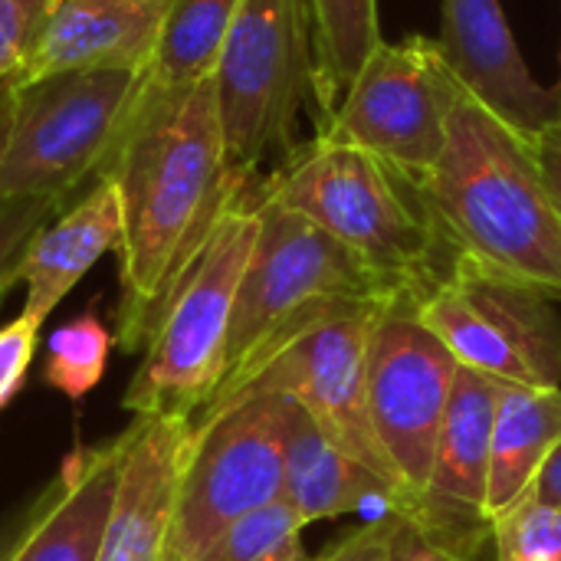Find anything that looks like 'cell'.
<instances>
[{"mask_svg": "<svg viewBox=\"0 0 561 561\" xmlns=\"http://www.w3.org/2000/svg\"><path fill=\"white\" fill-rule=\"evenodd\" d=\"M171 0H56L16 85L82 69L148 72Z\"/></svg>", "mask_w": 561, "mask_h": 561, "instance_id": "16", "label": "cell"}, {"mask_svg": "<svg viewBox=\"0 0 561 561\" xmlns=\"http://www.w3.org/2000/svg\"><path fill=\"white\" fill-rule=\"evenodd\" d=\"M490 542L496 561H561V510L529 493L493 519Z\"/></svg>", "mask_w": 561, "mask_h": 561, "instance_id": "25", "label": "cell"}, {"mask_svg": "<svg viewBox=\"0 0 561 561\" xmlns=\"http://www.w3.org/2000/svg\"><path fill=\"white\" fill-rule=\"evenodd\" d=\"M62 486H66V470L59 467L56 477H53L49 483H43L26 503H20L13 513H7V516L0 519V561H13L20 556L23 542H26V539L33 536V529L43 523V516L56 506Z\"/></svg>", "mask_w": 561, "mask_h": 561, "instance_id": "29", "label": "cell"}, {"mask_svg": "<svg viewBox=\"0 0 561 561\" xmlns=\"http://www.w3.org/2000/svg\"><path fill=\"white\" fill-rule=\"evenodd\" d=\"M457 371L460 362L421 319L417 296L378 302L368 325V411L404 493L401 516L427 483Z\"/></svg>", "mask_w": 561, "mask_h": 561, "instance_id": "11", "label": "cell"}, {"mask_svg": "<svg viewBox=\"0 0 561 561\" xmlns=\"http://www.w3.org/2000/svg\"><path fill=\"white\" fill-rule=\"evenodd\" d=\"M283 408L279 391H253L194 421L164 561H201L237 519L283 496Z\"/></svg>", "mask_w": 561, "mask_h": 561, "instance_id": "8", "label": "cell"}, {"mask_svg": "<svg viewBox=\"0 0 561 561\" xmlns=\"http://www.w3.org/2000/svg\"><path fill=\"white\" fill-rule=\"evenodd\" d=\"M260 191L335 237L391 296L411 293L421 299L457 256L417 181L352 141L329 135L299 141L260 181Z\"/></svg>", "mask_w": 561, "mask_h": 561, "instance_id": "3", "label": "cell"}, {"mask_svg": "<svg viewBox=\"0 0 561 561\" xmlns=\"http://www.w3.org/2000/svg\"><path fill=\"white\" fill-rule=\"evenodd\" d=\"M194 440L187 417H135L122 434V467L99 561H164L178 486Z\"/></svg>", "mask_w": 561, "mask_h": 561, "instance_id": "14", "label": "cell"}, {"mask_svg": "<svg viewBox=\"0 0 561 561\" xmlns=\"http://www.w3.org/2000/svg\"><path fill=\"white\" fill-rule=\"evenodd\" d=\"M122 467V434L62 460L66 486L13 561H99Z\"/></svg>", "mask_w": 561, "mask_h": 561, "instance_id": "19", "label": "cell"}, {"mask_svg": "<svg viewBox=\"0 0 561 561\" xmlns=\"http://www.w3.org/2000/svg\"><path fill=\"white\" fill-rule=\"evenodd\" d=\"M214 85L230 171L256 178L270 158H289L299 145V115H316L309 3L240 0Z\"/></svg>", "mask_w": 561, "mask_h": 561, "instance_id": "6", "label": "cell"}, {"mask_svg": "<svg viewBox=\"0 0 561 561\" xmlns=\"http://www.w3.org/2000/svg\"><path fill=\"white\" fill-rule=\"evenodd\" d=\"M529 151H533V161L539 168V178L556 204L561 217V112L542 128L529 138Z\"/></svg>", "mask_w": 561, "mask_h": 561, "instance_id": "31", "label": "cell"}, {"mask_svg": "<svg viewBox=\"0 0 561 561\" xmlns=\"http://www.w3.org/2000/svg\"><path fill=\"white\" fill-rule=\"evenodd\" d=\"M559 444L561 388H526L500 381L490 440V526L496 516L533 493Z\"/></svg>", "mask_w": 561, "mask_h": 561, "instance_id": "20", "label": "cell"}, {"mask_svg": "<svg viewBox=\"0 0 561 561\" xmlns=\"http://www.w3.org/2000/svg\"><path fill=\"white\" fill-rule=\"evenodd\" d=\"M112 355V332L99 319L95 306L66 319L49 332L46 358H43V385L66 394L69 401H82L105 375Z\"/></svg>", "mask_w": 561, "mask_h": 561, "instance_id": "23", "label": "cell"}, {"mask_svg": "<svg viewBox=\"0 0 561 561\" xmlns=\"http://www.w3.org/2000/svg\"><path fill=\"white\" fill-rule=\"evenodd\" d=\"M122 243V204L108 178H95L72 204L39 227L20 260L23 319L43 329L69 289Z\"/></svg>", "mask_w": 561, "mask_h": 561, "instance_id": "17", "label": "cell"}, {"mask_svg": "<svg viewBox=\"0 0 561 561\" xmlns=\"http://www.w3.org/2000/svg\"><path fill=\"white\" fill-rule=\"evenodd\" d=\"M533 496L542 500V503H549V506H556V510H561V444L556 447V454L549 457L546 470L539 473V480H536V486H533Z\"/></svg>", "mask_w": 561, "mask_h": 561, "instance_id": "33", "label": "cell"}, {"mask_svg": "<svg viewBox=\"0 0 561 561\" xmlns=\"http://www.w3.org/2000/svg\"><path fill=\"white\" fill-rule=\"evenodd\" d=\"M417 187L457 256L561 296V217L529 141L463 85L444 154Z\"/></svg>", "mask_w": 561, "mask_h": 561, "instance_id": "2", "label": "cell"}, {"mask_svg": "<svg viewBox=\"0 0 561 561\" xmlns=\"http://www.w3.org/2000/svg\"><path fill=\"white\" fill-rule=\"evenodd\" d=\"M256 204L260 233L233 306L224 385L204 414L237 394L260 365L322 316L352 302H378L391 296L335 237L263 194L260 181Z\"/></svg>", "mask_w": 561, "mask_h": 561, "instance_id": "5", "label": "cell"}, {"mask_svg": "<svg viewBox=\"0 0 561 561\" xmlns=\"http://www.w3.org/2000/svg\"><path fill=\"white\" fill-rule=\"evenodd\" d=\"M56 0H0V82L30 59Z\"/></svg>", "mask_w": 561, "mask_h": 561, "instance_id": "27", "label": "cell"}, {"mask_svg": "<svg viewBox=\"0 0 561 561\" xmlns=\"http://www.w3.org/2000/svg\"><path fill=\"white\" fill-rule=\"evenodd\" d=\"M457 95L460 82L437 39H381L316 135L368 148L421 184L444 154Z\"/></svg>", "mask_w": 561, "mask_h": 561, "instance_id": "10", "label": "cell"}, {"mask_svg": "<svg viewBox=\"0 0 561 561\" xmlns=\"http://www.w3.org/2000/svg\"><path fill=\"white\" fill-rule=\"evenodd\" d=\"M457 82L526 141L556 115V92L529 72L500 0H440L437 36Z\"/></svg>", "mask_w": 561, "mask_h": 561, "instance_id": "15", "label": "cell"}, {"mask_svg": "<svg viewBox=\"0 0 561 561\" xmlns=\"http://www.w3.org/2000/svg\"><path fill=\"white\" fill-rule=\"evenodd\" d=\"M378 302H352L322 316L319 322L293 335L227 401L240 394H253V391L289 394L312 414V421L325 431V437L345 457L362 463L394 493L398 510H401L404 493L378 444L371 411H368V325H371Z\"/></svg>", "mask_w": 561, "mask_h": 561, "instance_id": "12", "label": "cell"}, {"mask_svg": "<svg viewBox=\"0 0 561 561\" xmlns=\"http://www.w3.org/2000/svg\"><path fill=\"white\" fill-rule=\"evenodd\" d=\"M260 233L256 178L243 181L184 266L158 332L125 388L135 417L197 421L224 385L240 279Z\"/></svg>", "mask_w": 561, "mask_h": 561, "instance_id": "4", "label": "cell"}, {"mask_svg": "<svg viewBox=\"0 0 561 561\" xmlns=\"http://www.w3.org/2000/svg\"><path fill=\"white\" fill-rule=\"evenodd\" d=\"M559 69H561V56H559ZM559 82H561V76H559Z\"/></svg>", "mask_w": 561, "mask_h": 561, "instance_id": "36", "label": "cell"}, {"mask_svg": "<svg viewBox=\"0 0 561 561\" xmlns=\"http://www.w3.org/2000/svg\"><path fill=\"white\" fill-rule=\"evenodd\" d=\"M388 561H454L447 552H440L434 542H427L421 536L417 526H411L404 516L398 519L394 526V536H391V552Z\"/></svg>", "mask_w": 561, "mask_h": 561, "instance_id": "32", "label": "cell"}, {"mask_svg": "<svg viewBox=\"0 0 561 561\" xmlns=\"http://www.w3.org/2000/svg\"><path fill=\"white\" fill-rule=\"evenodd\" d=\"M302 529V516L279 496L237 519L201 561H309Z\"/></svg>", "mask_w": 561, "mask_h": 561, "instance_id": "24", "label": "cell"}, {"mask_svg": "<svg viewBox=\"0 0 561 561\" xmlns=\"http://www.w3.org/2000/svg\"><path fill=\"white\" fill-rule=\"evenodd\" d=\"M283 398V500L302 523L312 526L348 513L362 516V523L401 516L394 493L362 463L345 457L299 401L289 394Z\"/></svg>", "mask_w": 561, "mask_h": 561, "instance_id": "18", "label": "cell"}, {"mask_svg": "<svg viewBox=\"0 0 561 561\" xmlns=\"http://www.w3.org/2000/svg\"><path fill=\"white\" fill-rule=\"evenodd\" d=\"M59 210L62 204L43 201V197H0V306L7 293L20 283L16 270L30 240Z\"/></svg>", "mask_w": 561, "mask_h": 561, "instance_id": "26", "label": "cell"}, {"mask_svg": "<svg viewBox=\"0 0 561 561\" xmlns=\"http://www.w3.org/2000/svg\"><path fill=\"white\" fill-rule=\"evenodd\" d=\"M316 53V125L342 102L358 69L378 49V0H306Z\"/></svg>", "mask_w": 561, "mask_h": 561, "instance_id": "21", "label": "cell"}, {"mask_svg": "<svg viewBox=\"0 0 561 561\" xmlns=\"http://www.w3.org/2000/svg\"><path fill=\"white\" fill-rule=\"evenodd\" d=\"M417 309L463 368L506 385L561 388V319L546 289L454 256Z\"/></svg>", "mask_w": 561, "mask_h": 561, "instance_id": "9", "label": "cell"}, {"mask_svg": "<svg viewBox=\"0 0 561 561\" xmlns=\"http://www.w3.org/2000/svg\"><path fill=\"white\" fill-rule=\"evenodd\" d=\"M145 82L148 72L135 69H82L16 85L0 197L72 204L76 191L99 178Z\"/></svg>", "mask_w": 561, "mask_h": 561, "instance_id": "7", "label": "cell"}, {"mask_svg": "<svg viewBox=\"0 0 561 561\" xmlns=\"http://www.w3.org/2000/svg\"><path fill=\"white\" fill-rule=\"evenodd\" d=\"M552 92H556V102H559V112H561V82L559 85H552Z\"/></svg>", "mask_w": 561, "mask_h": 561, "instance_id": "35", "label": "cell"}, {"mask_svg": "<svg viewBox=\"0 0 561 561\" xmlns=\"http://www.w3.org/2000/svg\"><path fill=\"white\" fill-rule=\"evenodd\" d=\"M401 516H388L378 523H362L345 539H339L329 552H322L316 561H388L391 536Z\"/></svg>", "mask_w": 561, "mask_h": 561, "instance_id": "30", "label": "cell"}, {"mask_svg": "<svg viewBox=\"0 0 561 561\" xmlns=\"http://www.w3.org/2000/svg\"><path fill=\"white\" fill-rule=\"evenodd\" d=\"M39 342V325L16 316L13 322L0 325V411L16 398L26 381Z\"/></svg>", "mask_w": 561, "mask_h": 561, "instance_id": "28", "label": "cell"}, {"mask_svg": "<svg viewBox=\"0 0 561 561\" xmlns=\"http://www.w3.org/2000/svg\"><path fill=\"white\" fill-rule=\"evenodd\" d=\"M500 381L460 365L434 463L404 519L454 561H477L490 542V440Z\"/></svg>", "mask_w": 561, "mask_h": 561, "instance_id": "13", "label": "cell"}, {"mask_svg": "<svg viewBox=\"0 0 561 561\" xmlns=\"http://www.w3.org/2000/svg\"><path fill=\"white\" fill-rule=\"evenodd\" d=\"M13 99H16V82L13 79L0 82V158H3V148H7V135H10Z\"/></svg>", "mask_w": 561, "mask_h": 561, "instance_id": "34", "label": "cell"}, {"mask_svg": "<svg viewBox=\"0 0 561 561\" xmlns=\"http://www.w3.org/2000/svg\"><path fill=\"white\" fill-rule=\"evenodd\" d=\"M240 0H171L148 79L154 85H194L214 79Z\"/></svg>", "mask_w": 561, "mask_h": 561, "instance_id": "22", "label": "cell"}, {"mask_svg": "<svg viewBox=\"0 0 561 561\" xmlns=\"http://www.w3.org/2000/svg\"><path fill=\"white\" fill-rule=\"evenodd\" d=\"M99 178L115 184L122 204L115 345L138 355L151 345L217 214L250 181L227 164L214 79L194 85L148 79Z\"/></svg>", "mask_w": 561, "mask_h": 561, "instance_id": "1", "label": "cell"}]
</instances>
